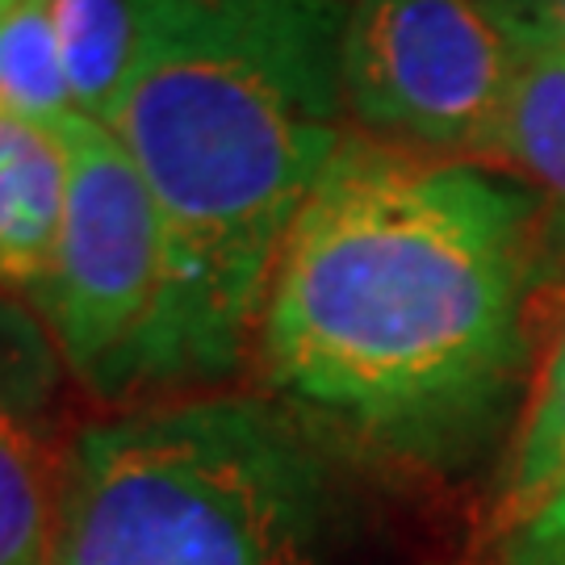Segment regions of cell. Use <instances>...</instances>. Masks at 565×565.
Returning a JSON list of instances; mask_svg holds the SVG:
<instances>
[{"label":"cell","instance_id":"cell-1","mask_svg":"<svg viewBox=\"0 0 565 565\" xmlns=\"http://www.w3.org/2000/svg\"><path fill=\"white\" fill-rule=\"evenodd\" d=\"M536 231L515 177L348 130L264 298L268 382L373 445L461 448L520 377Z\"/></svg>","mask_w":565,"mask_h":565},{"label":"cell","instance_id":"cell-2","mask_svg":"<svg viewBox=\"0 0 565 565\" xmlns=\"http://www.w3.org/2000/svg\"><path fill=\"white\" fill-rule=\"evenodd\" d=\"M348 0H135V63L105 126L163 231L139 382H205L260 331L281 247L352 130Z\"/></svg>","mask_w":565,"mask_h":565},{"label":"cell","instance_id":"cell-3","mask_svg":"<svg viewBox=\"0 0 565 565\" xmlns=\"http://www.w3.org/2000/svg\"><path fill=\"white\" fill-rule=\"evenodd\" d=\"M323 465L243 398L88 427L60 478L51 565H319Z\"/></svg>","mask_w":565,"mask_h":565},{"label":"cell","instance_id":"cell-4","mask_svg":"<svg viewBox=\"0 0 565 565\" xmlns=\"http://www.w3.org/2000/svg\"><path fill=\"white\" fill-rule=\"evenodd\" d=\"M520 67V30L490 0H348V126L419 156L486 163Z\"/></svg>","mask_w":565,"mask_h":565},{"label":"cell","instance_id":"cell-5","mask_svg":"<svg viewBox=\"0 0 565 565\" xmlns=\"http://www.w3.org/2000/svg\"><path fill=\"white\" fill-rule=\"evenodd\" d=\"M67 205L39 298L67 364L102 394L139 385L163 302V231L135 160L97 118L60 126Z\"/></svg>","mask_w":565,"mask_h":565},{"label":"cell","instance_id":"cell-6","mask_svg":"<svg viewBox=\"0 0 565 565\" xmlns=\"http://www.w3.org/2000/svg\"><path fill=\"white\" fill-rule=\"evenodd\" d=\"M67 205L60 130L0 118V281L39 289L51 273Z\"/></svg>","mask_w":565,"mask_h":565},{"label":"cell","instance_id":"cell-7","mask_svg":"<svg viewBox=\"0 0 565 565\" xmlns=\"http://www.w3.org/2000/svg\"><path fill=\"white\" fill-rule=\"evenodd\" d=\"M490 168L527 184L565 218V51L520 34V67Z\"/></svg>","mask_w":565,"mask_h":565},{"label":"cell","instance_id":"cell-8","mask_svg":"<svg viewBox=\"0 0 565 565\" xmlns=\"http://www.w3.org/2000/svg\"><path fill=\"white\" fill-rule=\"evenodd\" d=\"M76 114L105 121L135 63V0H46Z\"/></svg>","mask_w":565,"mask_h":565},{"label":"cell","instance_id":"cell-9","mask_svg":"<svg viewBox=\"0 0 565 565\" xmlns=\"http://www.w3.org/2000/svg\"><path fill=\"white\" fill-rule=\"evenodd\" d=\"M76 114L72 81L46 0H18L0 13V118L60 126Z\"/></svg>","mask_w":565,"mask_h":565},{"label":"cell","instance_id":"cell-10","mask_svg":"<svg viewBox=\"0 0 565 565\" xmlns=\"http://www.w3.org/2000/svg\"><path fill=\"white\" fill-rule=\"evenodd\" d=\"M565 494V319L553 340L527 424L511 452V478L499 507L503 532H524Z\"/></svg>","mask_w":565,"mask_h":565},{"label":"cell","instance_id":"cell-11","mask_svg":"<svg viewBox=\"0 0 565 565\" xmlns=\"http://www.w3.org/2000/svg\"><path fill=\"white\" fill-rule=\"evenodd\" d=\"M60 482L46 452L0 403V565H51Z\"/></svg>","mask_w":565,"mask_h":565},{"label":"cell","instance_id":"cell-12","mask_svg":"<svg viewBox=\"0 0 565 565\" xmlns=\"http://www.w3.org/2000/svg\"><path fill=\"white\" fill-rule=\"evenodd\" d=\"M515 30L548 46H562L565 51V0H524L520 13H515Z\"/></svg>","mask_w":565,"mask_h":565},{"label":"cell","instance_id":"cell-13","mask_svg":"<svg viewBox=\"0 0 565 565\" xmlns=\"http://www.w3.org/2000/svg\"><path fill=\"white\" fill-rule=\"evenodd\" d=\"M507 565H565V548L545 545L527 532H515L507 545Z\"/></svg>","mask_w":565,"mask_h":565},{"label":"cell","instance_id":"cell-14","mask_svg":"<svg viewBox=\"0 0 565 565\" xmlns=\"http://www.w3.org/2000/svg\"><path fill=\"white\" fill-rule=\"evenodd\" d=\"M524 532H527V536H536V541H545V545L565 548V494L553 507H548L541 520H532Z\"/></svg>","mask_w":565,"mask_h":565},{"label":"cell","instance_id":"cell-15","mask_svg":"<svg viewBox=\"0 0 565 565\" xmlns=\"http://www.w3.org/2000/svg\"><path fill=\"white\" fill-rule=\"evenodd\" d=\"M490 4H494V9H503L507 18H515V13H520V4H524V0H490Z\"/></svg>","mask_w":565,"mask_h":565},{"label":"cell","instance_id":"cell-16","mask_svg":"<svg viewBox=\"0 0 565 565\" xmlns=\"http://www.w3.org/2000/svg\"><path fill=\"white\" fill-rule=\"evenodd\" d=\"M9 4H18V0H0V13H4V9H9Z\"/></svg>","mask_w":565,"mask_h":565}]
</instances>
